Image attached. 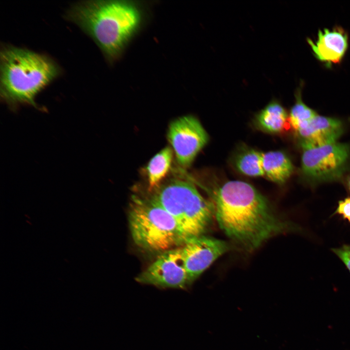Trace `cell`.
<instances>
[{
  "mask_svg": "<svg viewBox=\"0 0 350 350\" xmlns=\"http://www.w3.org/2000/svg\"><path fill=\"white\" fill-rule=\"evenodd\" d=\"M168 139L178 164L189 166L207 144L208 135L200 122L191 115L179 117L170 124Z\"/></svg>",
  "mask_w": 350,
  "mask_h": 350,
  "instance_id": "ba28073f",
  "label": "cell"
},
{
  "mask_svg": "<svg viewBox=\"0 0 350 350\" xmlns=\"http://www.w3.org/2000/svg\"><path fill=\"white\" fill-rule=\"evenodd\" d=\"M230 248L227 242L205 235L187 241L181 246V250L190 283Z\"/></svg>",
  "mask_w": 350,
  "mask_h": 350,
  "instance_id": "9c48e42d",
  "label": "cell"
},
{
  "mask_svg": "<svg viewBox=\"0 0 350 350\" xmlns=\"http://www.w3.org/2000/svg\"><path fill=\"white\" fill-rule=\"evenodd\" d=\"M262 167L264 175L279 184L284 183L294 170L290 159L285 153L280 151L262 153Z\"/></svg>",
  "mask_w": 350,
  "mask_h": 350,
  "instance_id": "7c38bea8",
  "label": "cell"
},
{
  "mask_svg": "<svg viewBox=\"0 0 350 350\" xmlns=\"http://www.w3.org/2000/svg\"><path fill=\"white\" fill-rule=\"evenodd\" d=\"M296 102L291 109L288 122L296 131L299 126L308 122L317 114L302 101L300 89L296 92Z\"/></svg>",
  "mask_w": 350,
  "mask_h": 350,
  "instance_id": "2e32d148",
  "label": "cell"
},
{
  "mask_svg": "<svg viewBox=\"0 0 350 350\" xmlns=\"http://www.w3.org/2000/svg\"><path fill=\"white\" fill-rule=\"evenodd\" d=\"M307 42L317 59L327 64H335L341 61L347 51L348 36L341 27L325 28L319 30L315 42L310 38Z\"/></svg>",
  "mask_w": 350,
  "mask_h": 350,
  "instance_id": "8fae6325",
  "label": "cell"
},
{
  "mask_svg": "<svg viewBox=\"0 0 350 350\" xmlns=\"http://www.w3.org/2000/svg\"><path fill=\"white\" fill-rule=\"evenodd\" d=\"M336 212L350 222V197L339 202Z\"/></svg>",
  "mask_w": 350,
  "mask_h": 350,
  "instance_id": "ac0fdd59",
  "label": "cell"
},
{
  "mask_svg": "<svg viewBox=\"0 0 350 350\" xmlns=\"http://www.w3.org/2000/svg\"><path fill=\"white\" fill-rule=\"evenodd\" d=\"M214 217L235 244L252 251L271 238L293 229L275 213L267 199L242 181L224 183L213 191Z\"/></svg>",
  "mask_w": 350,
  "mask_h": 350,
  "instance_id": "6da1fadb",
  "label": "cell"
},
{
  "mask_svg": "<svg viewBox=\"0 0 350 350\" xmlns=\"http://www.w3.org/2000/svg\"><path fill=\"white\" fill-rule=\"evenodd\" d=\"M151 191L149 197L175 218L188 240L205 235L212 224L214 207L192 183L173 179Z\"/></svg>",
  "mask_w": 350,
  "mask_h": 350,
  "instance_id": "5b68a950",
  "label": "cell"
},
{
  "mask_svg": "<svg viewBox=\"0 0 350 350\" xmlns=\"http://www.w3.org/2000/svg\"><path fill=\"white\" fill-rule=\"evenodd\" d=\"M349 187H350V179H349Z\"/></svg>",
  "mask_w": 350,
  "mask_h": 350,
  "instance_id": "d6986e66",
  "label": "cell"
},
{
  "mask_svg": "<svg viewBox=\"0 0 350 350\" xmlns=\"http://www.w3.org/2000/svg\"><path fill=\"white\" fill-rule=\"evenodd\" d=\"M296 131L301 145L321 146L336 142L343 133V127L338 119L317 115Z\"/></svg>",
  "mask_w": 350,
  "mask_h": 350,
  "instance_id": "30bf717a",
  "label": "cell"
},
{
  "mask_svg": "<svg viewBox=\"0 0 350 350\" xmlns=\"http://www.w3.org/2000/svg\"><path fill=\"white\" fill-rule=\"evenodd\" d=\"M136 280L158 288H187L191 284L185 268L181 246L161 253Z\"/></svg>",
  "mask_w": 350,
  "mask_h": 350,
  "instance_id": "52a82bcc",
  "label": "cell"
},
{
  "mask_svg": "<svg viewBox=\"0 0 350 350\" xmlns=\"http://www.w3.org/2000/svg\"><path fill=\"white\" fill-rule=\"evenodd\" d=\"M128 218L134 242L145 250L162 253L188 241L175 218L149 197L133 195Z\"/></svg>",
  "mask_w": 350,
  "mask_h": 350,
  "instance_id": "277c9868",
  "label": "cell"
},
{
  "mask_svg": "<svg viewBox=\"0 0 350 350\" xmlns=\"http://www.w3.org/2000/svg\"><path fill=\"white\" fill-rule=\"evenodd\" d=\"M65 17L93 39L109 62L120 57L145 19L141 4L121 0L77 2Z\"/></svg>",
  "mask_w": 350,
  "mask_h": 350,
  "instance_id": "7a4b0ae2",
  "label": "cell"
},
{
  "mask_svg": "<svg viewBox=\"0 0 350 350\" xmlns=\"http://www.w3.org/2000/svg\"><path fill=\"white\" fill-rule=\"evenodd\" d=\"M58 65L48 56L6 45L0 53V95L13 110L27 104L38 108L36 95L60 74Z\"/></svg>",
  "mask_w": 350,
  "mask_h": 350,
  "instance_id": "3957f363",
  "label": "cell"
},
{
  "mask_svg": "<svg viewBox=\"0 0 350 350\" xmlns=\"http://www.w3.org/2000/svg\"><path fill=\"white\" fill-rule=\"evenodd\" d=\"M301 146L302 171L309 178L333 180L345 172L350 152L348 144L336 142L321 146Z\"/></svg>",
  "mask_w": 350,
  "mask_h": 350,
  "instance_id": "8992f818",
  "label": "cell"
},
{
  "mask_svg": "<svg viewBox=\"0 0 350 350\" xmlns=\"http://www.w3.org/2000/svg\"><path fill=\"white\" fill-rule=\"evenodd\" d=\"M237 170L244 175L250 176L264 175L262 167V153L252 149L241 152L235 161Z\"/></svg>",
  "mask_w": 350,
  "mask_h": 350,
  "instance_id": "9a60e30c",
  "label": "cell"
},
{
  "mask_svg": "<svg viewBox=\"0 0 350 350\" xmlns=\"http://www.w3.org/2000/svg\"><path fill=\"white\" fill-rule=\"evenodd\" d=\"M173 151L166 147L154 156L146 167L150 191L159 185L170 168Z\"/></svg>",
  "mask_w": 350,
  "mask_h": 350,
  "instance_id": "5bb4252c",
  "label": "cell"
},
{
  "mask_svg": "<svg viewBox=\"0 0 350 350\" xmlns=\"http://www.w3.org/2000/svg\"><path fill=\"white\" fill-rule=\"evenodd\" d=\"M288 122V116L286 110L276 101L270 103L257 116V122L260 127L270 133L282 131Z\"/></svg>",
  "mask_w": 350,
  "mask_h": 350,
  "instance_id": "4fadbf2b",
  "label": "cell"
},
{
  "mask_svg": "<svg viewBox=\"0 0 350 350\" xmlns=\"http://www.w3.org/2000/svg\"><path fill=\"white\" fill-rule=\"evenodd\" d=\"M333 251L350 271V246L344 245L338 248L333 249Z\"/></svg>",
  "mask_w": 350,
  "mask_h": 350,
  "instance_id": "e0dca14e",
  "label": "cell"
}]
</instances>
